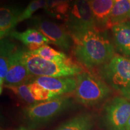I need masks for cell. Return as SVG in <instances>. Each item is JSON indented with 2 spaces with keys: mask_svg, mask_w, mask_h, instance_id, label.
Masks as SVG:
<instances>
[{
  "mask_svg": "<svg viewBox=\"0 0 130 130\" xmlns=\"http://www.w3.org/2000/svg\"><path fill=\"white\" fill-rule=\"evenodd\" d=\"M74 54L78 62L92 69L100 67L115 56L114 47L102 30L94 28L71 36Z\"/></svg>",
  "mask_w": 130,
  "mask_h": 130,
  "instance_id": "cell-1",
  "label": "cell"
},
{
  "mask_svg": "<svg viewBox=\"0 0 130 130\" xmlns=\"http://www.w3.org/2000/svg\"><path fill=\"white\" fill-rule=\"evenodd\" d=\"M22 59L33 77H74L83 72L82 68L71 59L65 61L46 60L33 54L28 49H22Z\"/></svg>",
  "mask_w": 130,
  "mask_h": 130,
  "instance_id": "cell-2",
  "label": "cell"
},
{
  "mask_svg": "<svg viewBox=\"0 0 130 130\" xmlns=\"http://www.w3.org/2000/svg\"><path fill=\"white\" fill-rule=\"evenodd\" d=\"M98 74L122 97L130 100V58L115 54L98 68Z\"/></svg>",
  "mask_w": 130,
  "mask_h": 130,
  "instance_id": "cell-3",
  "label": "cell"
},
{
  "mask_svg": "<svg viewBox=\"0 0 130 130\" xmlns=\"http://www.w3.org/2000/svg\"><path fill=\"white\" fill-rule=\"evenodd\" d=\"M76 78L75 96L81 104L88 107L100 104L111 93V89L104 81L88 72L78 74Z\"/></svg>",
  "mask_w": 130,
  "mask_h": 130,
  "instance_id": "cell-4",
  "label": "cell"
},
{
  "mask_svg": "<svg viewBox=\"0 0 130 130\" xmlns=\"http://www.w3.org/2000/svg\"><path fill=\"white\" fill-rule=\"evenodd\" d=\"M70 105L69 98L58 96L51 100L29 105L24 110V113L31 126H36L48 122L67 109Z\"/></svg>",
  "mask_w": 130,
  "mask_h": 130,
  "instance_id": "cell-5",
  "label": "cell"
},
{
  "mask_svg": "<svg viewBox=\"0 0 130 130\" xmlns=\"http://www.w3.org/2000/svg\"><path fill=\"white\" fill-rule=\"evenodd\" d=\"M71 36L96 28L90 0H75L64 19Z\"/></svg>",
  "mask_w": 130,
  "mask_h": 130,
  "instance_id": "cell-6",
  "label": "cell"
},
{
  "mask_svg": "<svg viewBox=\"0 0 130 130\" xmlns=\"http://www.w3.org/2000/svg\"><path fill=\"white\" fill-rule=\"evenodd\" d=\"M130 118V100L115 97L105 105L102 121L107 130H126Z\"/></svg>",
  "mask_w": 130,
  "mask_h": 130,
  "instance_id": "cell-7",
  "label": "cell"
},
{
  "mask_svg": "<svg viewBox=\"0 0 130 130\" xmlns=\"http://www.w3.org/2000/svg\"><path fill=\"white\" fill-rule=\"evenodd\" d=\"M32 24L50 40L51 43L64 51H68L71 47L72 37L60 25L46 19L37 17H35Z\"/></svg>",
  "mask_w": 130,
  "mask_h": 130,
  "instance_id": "cell-8",
  "label": "cell"
},
{
  "mask_svg": "<svg viewBox=\"0 0 130 130\" xmlns=\"http://www.w3.org/2000/svg\"><path fill=\"white\" fill-rule=\"evenodd\" d=\"M22 49L18 48L11 57L4 86H19L31 79L32 75L22 59Z\"/></svg>",
  "mask_w": 130,
  "mask_h": 130,
  "instance_id": "cell-9",
  "label": "cell"
},
{
  "mask_svg": "<svg viewBox=\"0 0 130 130\" xmlns=\"http://www.w3.org/2000/svg\"><path fill=\"white\" fill-rule=\"evenodd\" d=\"M31 80L37 83L43 88L58 96L74 92L77 86V78L74 77H53L41 76L34 77Z\"/></svg>",
  "mask_w": 130,
  "mask_h": 130,
  "instance_id": "cell-10",
  "label": "cell"
},
{
  "mask_svg": "<svg viewBox=\"0 0 130 130\" xmlns=\"http://www.w3.org/2000/svg\"><path fill=\"white\" fill-rule=\"evenodd\" d=\"M90 3L96 27L100 30L109 28L115 0H90Z\"/></svg>",
  "mask_w": 130,
  "mask_h": 130,
  "instance_id": "cell-11",
  "label": "cell"
},
{
  "mask_svg": "<svg viewBox=\"0 0 130 130\" xmlns=\"http://www.w3.org/2000/svg\"><path fill=\"white\" fill-rule=\"evenodd\" d=\"M9 36L22 42L30 51H35L43 45L51 43L50 40L36 28H28L23 32L13 31Z\"/></svg>",
  "mask_w": 130,
  "mask_h": 130,
  "instance_id": "cell-12",
  "label": "cell"
},
{
  "mask_svg": "<svg viewBox=\"0 0 130 130\" xmlns=\"http://www.w3.org/2000/svg\"><path fill=\"white\" fill-rule=\"evenodd\" d=\"M22 11L19 8L6 6L0 9V38H6L12 32L16 24Z\"/></svg>",
  "mask_w": 130,
  "mask_h": 130,
  "instance_id": "cell-13",
  "label": "cell"
},
{
  "mask_svg": "<svg viewBox=\"0 0 130 130\" xmlns=\"http://www.w3.org/2000/svg\"><path fill=\"white\" fill-rule=\"evenodd\" d=\"M111 28L116 48L124 57L130 58V22L116 24Z\"/></svg>",
  "mask_w": 130,
  "mask_h": 130,
  "instance_id": "cell-14",
  "label": "cell"
},
{
  "mask_svg": "<svg viewBox=\"0 0 130 130\" xmlns=\"http://www.w3.org/2000/svg\"><path fill=\"white\" fill-rule=\"evenodd\" d=\"M18 47L11 40L4 38L0 44V93H2L5 79L9 70V61Z\"/></svg>",
  "mask_w": 130,
  "mask_h": 130,
  "instance_id": "cell-15",
  "label": "cell"
},
{
  "mask_svg": "<svg viewBox=\"0 0 130 130\" xmlns=\"http://www.w3.org/2000/svg\"><path fill=\"white\" fill-rule=\"evenodd\" d=\"M130 18V2L129 0H115L110 15L109 28L115 25L125 22Z\"/></svg>",
  "mask_w": 130,
  "mask_h": 130,
  "instance_id": "cell-16",
  "label": "cell"
},
{
  "mask_svg": "<svg viewBox=\"0 0 130 130\" xmlns=\"http://www.w3.org/2000/svg\"><path fill=\"white\" fill-rule=\"evenodd\" d=\"M93 125V117L90 114L85 113L72 118L56 130H90Z\"/></svg>",
  "mask_w": 130,
  "mask_h": 130,
  "instance_id": "cell-17",
  "label": "cell"
},
{
  "mask_svg": "<svg viewBox=\"0 0 130 130\" xmlns=\"http://www.w3.org/2000/svg\"><path fill=\"white\" fill-rule=\"evenodd\" d=\"M30 52L49 61H65L70 59L65 54L56 51L48 45H43L35 51H30Z\"/></svg>",
  "mask_w": 130,
  "mask_h": 130,
  "instance_id": "cell-18",
  "label": "cell"
},
{
  "mask_svg": "<svg viewBox=\"0 0 130 130\" xmlns=\"http://www.w3.org/2000/svg\"><path fill=\"white\" fill-rule=\"evenodd\" d=\"M28 86L32 97L37 102L39 101H46L60 96L53 93L51 91L43 88L33 81L30 80V82L28 83Z\"/></svg>",
  "mask_w": 130,
  "mask_h": 130,
  "instance_id": "cell-19",
  "label": "cell"
},
{
  "mask_svg": "<svg viewBox=\"0 0 130 130\" xmlns=\"http://www.w3.org/2000/svg\"><path fill=\"white\" fill-rule=\"evenodd\" d=\"M4 87L12 90L16 95L28 104L29 105H32L37 103V102L32 97L29 90L28 83L19 86H5Z\"/></svg>",
  "mask_w": 130,
  "mask_h": 130,
  "instance_id": "cell-20",
  "label": "cell"
},
{
  "mask_svg": "<svg viewBox=\"0 0 130 130\" xmlns=\"http://www.w3.org/2000/svg\"><path fill=\"white\" fill-rule=\"evenodd\" d=\"M46 0H32L27 7L21 13L19 18V22L30 18L35 12L39 9L44 8L46 6Z\"/></svg>",
  "mask_w": 130,
  "mask_h": 130,
  "instance_id": "cell-21",
  "label": "cell"
},
{
  "mask_svg": "<svg viewBox=\"0 0 130 130\" xmlns=\"http://www.w3.org/2000/svg\"><path fill=\"white\" fill-rule=\"evenodd\" d=\"M15 130H30V129H27V128L24 127V126H21V127L17 128V129H16Z\"/></svg>",
  "mask_w": 130,
  "mask_h": 130,
  "instance_id": "cell-22",
  "label": "cell"
},
{
  "mask_svg": "<svg viewBox=\"0 0 130 130\" xmlns=\"http://www.w3.org/2000/svg\"><path fill=\"white\" fill-rule=\"evenodd\" d=\"M126 130H130V118L129 119V120H128L127 126H126Z\"/></svg>",
  "mask_w": 130,
  "mask_h": 130,
  "instance_id": "cell-23",
  "label": "cell"
},
{
  "mask_svg": "<svg viewBox=\"0 0 130 130\" xmlns=\"http://www.w3.org/2000/svg\"><path fill=\"white\" fill-rule=\"evenodd\" d=\"M60 2H71V0H58Z\"/></svg>",
  "mask_w": 130,
  "mask_h": 130,
  "instance_id": "cell-24",
  "label": "cell"
},
{
  "mask_svg": "<svg viewBox=\"0 0 130 130\" xmlns=\"http://www.w3.org/2000/svg\"><path fill=\"white\" fill-rule=\"evenodd\" d=\"M129 2H130V0H129Z\"/></svg>",
  "mask_w": 130,
  "mask_h": 130,
  "instance_id": "cell-25",
  "label": "cell"
}]
</instances>
